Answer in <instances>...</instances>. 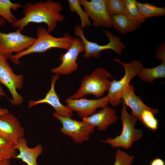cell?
I'll use <instances>...</instances> for the list:
<instances>
[{"label":"cell","instance_id":"cell-14","mask_svg":"<svg viewBox=\"0 0 165 165\" xmlns=\"http://www.w3.org/2000/svg\"><path fill=\"white\" fill-rule=\"evenodd\" d=\"M60 75L59 74H57L53 76L51 80L50 89L44 98L38 101H28L29 108L39 104L47 103L53 107L55 111V112L59 115L64 117L71 118L73 115V111L61 103L55 90V83Z\"/></svg>","mask_w":165,"mask_h":165},{"label":"cell","instance_id":"cell-5","mask_svg":"<svg viewBox=\"0 0 165 165\" xmlns=\"http://www.w3.org/2000/svg\"><path fill=\"white\" fill-rule=\"evenodd\" d=\"M104 32L108 38L109 42L106 45H100L88 40L85 36L80 25H77L75 26L74 34L82 40L84 46L85 53L83 57L85 58H99L101 56V51L107 49L113 50L118 55L122 54L123 50L126 48V46L121 42V38L108 30H104Z\"/></svg>","mask_w":165,"mask_h":165},{"label":"cell","instance_id":"cell-1","mask_svg":"<svg viewBox=\"0 0 165 165\" xmlns=\"http://www.w3.org/2000/svg\"><path fill=\"white\" fill-rule=\"evenodd\" d=\"M24 16L17 20L11 24L13 28H17L21 32L30 23H44L47 26L49 33L54 31L58 22H63L64 16L61 13L63 9L59 2L51 0L28 2L23 7Z\"/></svg>","mask_w":165,"mask_h":165},{"label":"cell","instance_id":"cell-28","mask_svg":"<svg viewBox=\"0 0 165 165\" xmlns=\"http://www.w3.org/2000/svg\"><path fill=\"white\" fill-rule=\"evenodd\" d=\"M156 57L159 61H162L165 63V43H162L157 47L156 51Z\"/></svg>","mask_w":165,"mask_h":165},{"label":"cell","instance_id":"cell-17","mask_svg":"<svg viewBox=\"0 0 165 165\" xmlns=\"http://www.w3.org/2000/svg\"><path fill=\"white\" fill-rule=\"evenodd\" d=\"M14 148L18 149L20 153L13 158L20 159L28 165H38L37 158L43 150L40 144L37 145L33 148H30L27 146V141L23 138L15 145Z\"/></svg>","mask_w":165,"mask_h":165},{"label":"cell","instance_id":"cell-29","mask_svg":"<svg viewBox=\"0 0 165 165\" xmlns=\"http://www.w3.org/2000/svg\"><path fill=\"white\" fill-rule=\"evenodd\" d=\"M150 165H165V163L162 159L157 158L152 161Z\"/></svg>","mask_w":165,"mask_h":165},{"label":"cell","instance_id":"cell-31","mask_svg":"<svg viewBox=\"0 0 165 165\" xmlns=\"http://www.w3.org/2000/svg\"><path fill=\"white\" fill-rule=\"evenodd\" d=\"M9 112V111L7 108H0V115Z\"/></svg>","mask_w":165,"mask_h":165},{"label":"cell","instance_id":"cell-32","mask_svg":"<svg viewBox=\"0 0 165 165\" xmlns=\"http://www.w3.org/2000/svg\"><path fill=\"white\" fill-rule=\"evenodd\" d=\"M6 23V20L2 17H0V26L4 25Z\"/></svg>","mask_w":165,"mask_h":165},{"label":"cell","instance_id":"cell-24","mask_svg":"<svg viewBox=\"0 0 165 165\" xmlns=\"http://www.w3.org/2000/svg\"><path fill=\"white\" fill-rule=\"evenodd\" d=\"M15 145L0 138V160H10L17 155Z\"/></svg>","mask_w":165,"mask_h":165},{"label":"cell","instance_id":"cell-11","mask_svg":"<svg viewBox=\"0 0 165 165\" xmlns=\"http://www.w3.org/2000/svg\"><path fill=\"white\" fill-rule=\"evenodd\" d=\"M84 11L93 20L94 27L113 28L112 20L107 11L105 0H80Z\"/></svg>","mask_w":165,"mask_h":165},{"label":"cell","instance_id":"cell-30","mask_svg":"<svg viewBox=\"0 0 165 165\" xmlns=\"http://www.w3.org/2000/svg\"><path fill=\"white\" fill-rule=\"evenodd\" d=\"M9 160H0V165H10Z\"/></svg>","mask_w":165,"mask_h":165},{"label":"cell","instance_id":"cell-2","mask_svg":"<svg viewBox=\"0 0 165 165\" xmlns=\"http://www.w3.org/2000/svg\"><path fill=\"white\" fill-rule=\"evenodd\" d=\"M37 38L28 48L24 51L13 55L10 58L12 62L16 64L20 63L19 59L25 55L34 53H44L52 48L61 49L68 50L73 42V37L68 33L61 38L54 37L50 34L44 27L37 28Z\"/></svg>","mask_w":165,"mask_h":165},{"label":"cell","instance_id":"cell-27","mask_svg":"<svg viewBox=\"0 0 165 165\" xmlns=\"http://www.w3.org/2000/svg\"><path fill=\"white\" fill-rule=\"evenodd\" d=\"M115 157V160L113 165H131L135 156H130L124 151L118 149Z\"/></svg>","mask_w":165,"mask_h":165},{"label":"cell","instance_id":"cell-33","mask_svg":"<svg viewBox=\"0 0 165 165\" xmlns=\"http://www.w3.org/2000/svg\"><path fill=\"white\" fill-rule=\"evenodd\" d=\"M5 94L4 93L0 85V98H1L2 96H5Z\"/></svg>","mask_w":165,"mask_h":165},{"label":"cell","instance_id":"cell-13","mask_svg":"<svg viewBox=\"0 0 165 165\" xmlns=\"http://www.w3.org/2000/svg\"><path fill=\"white\" fill-rule=\"evenodd\" d=\"M109 101V98L106 95L97 99H74L68 97L65 102L67 107L73 111H76L79 117L83 118L88 117L97 112V108L108 105Z\"/></svg>","mask_w":165,"mask_h":165},{"label":"cell","instance_id":"cell-19","mask_svg":"<svg viewBox=\"0 0 165 165\" xmlns=\"http://www.w3.org/2000/svg\"><path fill=\"white\" fill-rule=\"evenodd\" d=\"M137 75L141 80L153 83L156 79L165 77V63L162 62L159 65L151 68L143 67Z\"/></svg>","mask_w":165,"mask_h":165},{"label":"cell","instance_id":"cell-18","mask_svg":"<svg viewBox=\"0 0 165 165\" xmlns=\"http://www.w3.org/2000/svg\"><path fill=\"white\" fill-rule=\"evenodd\" d=\"M110 17L113 28L123 35L134 31L141 26L138 23L128 18L124 14L114 15Z\"/></svg>","mask_w":165,"mask_h":165},{"label":"cell","instance_id":"cell-26","mask_svg":"<svg viewBox=\"0 0 165 165\" xmlns=\"http://www.w3.org/2000/svg\"><path fill=\"white\" fill-rule=\"evenodd\" d=\"M106 8L110 16L124 14V0H105Z\"/></svg>","mask_w":165,"mask_h":165},{"label":"cell","instance_id":"cell-16","mask_svg":"<svg viewBox=\"0 0 165 165\" xmlns=\"http://www.w3.org/2000/svg\"><path fill=\"white\" fill-rule=\"evenodd\" d=\"M102 108L89 117L82 118V121L97 127L98 130H105L109 126L116 122L119 117L115 108L108 105Z\"/></svg>","mask_w":165,"mask_h":165},{"label":"cell","instance_id":"cell-15","mask_svg":"<svg viewBox=\"0 0 165 165\" xmlns=\"http://www.w3.org/2000/svg\"><path fill=\"white\" fill-rule=\"evenodd\" d=\"M134 91L133 86L129 84L123 89L121 97L126 106H129L131 108V114L138 120L140 121L141 115L144 110L150 111L154 115L158 112L159 111L157 109L152 108L146 105L142 101L141 97L134 94Z\"/></svg>","mask_w":165,"mask_h":165},{"label":"cell","instance_id":"cell-22","mask_svg":"<svg viewBox=\"0 0 165 165\" xmlns=\"http://www.w3.org/2000/svg\"><path fill=\"white\" fill-rule=\"evenodd\" d=\"M70 10L76 12L80 17L82 29L91 26L92 24L87 13L82 9L79 0H68Z\"/></svg>","mask_w":165,"mask_h":165},{"label":"cell","instance_id":"cell-4","mask_svg":"<svg viewBox=\"0 0 165 165\" xmlns=\"http://www.w3.org/2000/svg\"><path fill=\"white\" fill-rule=\"evenodd\" d=\"M110 78H112V76L107 71L98 68L83 78L78 90L70 97L78 99L86 95L92 94L99 98L108 91L111 82L109 80Z\"/></svg>","mask_w":165,"mask_h":165},{"label":"cell","instance_id":"cell-9","mask_svg":"<svg viewBox=\"0 0 165 165\" xmlns=\"http://www.w3.org/2000/svg\"><path fill=\"white\" fill-rule=\"evenodd\" d=\"M53 117L61 123L62 127L61 132L64 134L71 137L74 142L81 144L88 141L90 134L93 133L95 127L84 121H79L71 118L62 116L56 112H53Z\"/></svg>","mask_w":165,"mask_h":165},{"label":"cell","instance_id":"cell-8","mask_svg":"<svg viewBox=\"0 0 165 165\" xmlns=\"http://www.w3.org/2000/svg\"><path fill=\"white\" fill-rule=\"evenodd\" d=\"M36 38L22 34L19 30L7 33L0 32V53L8 60L13 55L21 53L31 46Z\"/></svg>","mask_w":165,"mask_h":165},{"label":"cell","instance_id":"cell-23","mask_svg":"<svg viewBox=\"0 0 165 165\" xmlns=\"http://www.w3.org/2000/svg\"><path fill=\"white\" fill-rule=\"evenodd\" d=\"M135 0H124L125 15L129 19L141 24L145 19L141 14L137 6Z\"/></svg>","mask_w":165,"mask_h":165},{"label":"cell","instance_id":"cell-6","mask_svg":"<svg viewBox=\"0 0 165 165\" xmlns=\"http://www.w3.org/2000/svg\"><path fill=\"white\" fill-rule=\"evenodd\" d=\"M113 61L121 64L125 70V74L120 80L111 81L107 95L109 99V104L113 107H116L122 103L121 96L123 89L130 84V80L137 75L143 67V64L139 61L135 60L126 63L122 62L118 58Z\"/></svg>","mask_w":165,"mask_h":165},{"label":"cell","instance_id":"cell-20","mask_svg":"<svg viewBox=\"0 0 165 165\" xmlns=\"http://www.w3.org/2000/svg\"><path fill=\"white\" fill-rule=\"evenodd\" d=\"M21 7L23 6L20 3H13L9 0H0V16L12 24L17 19L12 13L11 10L16 11Z\"/></svg>","mask_w":165,"mask_h":165},{"label":"cell","instance_id":"cell-21","mask_svg":"<svg viewBox=\"0 0 165 165\" xmlns=\"http://www.w3.org/2000/svg\"><path fill=\"white\" fill-rule=\"evenodd\" d=\"M136 4L139 12L145 19L154 16L165 15V8L159 7L147 2L142 3L136 1Z\"/></svg>","mask_w":165,"mask_h":165},{"label":"cell","instance_id":"cell-7","mask_svg":"<svg viewBox=\"0 0 165 165\" xmlns=\"http://www.w3.org/2000/svg\"><path fill=\"white\" fill-rule=\"evenodd\" d=\"M7 60L4 55L0 53V82L8 89L12 96V98L9 100L10 102L13 105H19L24 100L16 90L22 88L24 76L15 74Z\"/></svg>","mask_w":165,"mask_h":165},{"label":"cell","instance_id":"cell-12","mask_svg":"<svg viewBox=\"0 0 165 165\" xmlns=\"http://www.w3.org/2000/svg\"><path fill=\"white\" fill-rule=\"evenodd\" d=\"M24 134V127L13 115L9 112L0 115V138L15 145Z\"/></svg>","mask_w":165,"mask_h":165},{"label":"cell","instance_id":"cell-10","mask_svg":"<svg viewBox=\"0 0 165 165\" xmlns=\"http://www.w3.org/2000/svg\"><path fill=\"white\" fill-rule=\"evenodd\" d=\"M85 51L82 40L79 38L73 37L72 44L67 52L60 55L59 60L61 64L57 67L52 69L53 74L68 75L76 71L78 64L76 60L79 54Z\"/></svg>","mask_w":165,"mask_h":165},{"label":"cell","instance_id":"cell-3","mask_svg":"<svg viewBox=\"0 0 165 165\" xmlns=\"http://www.w3.org/2000/svg\"><path fill=\"white\" fill-rule=\"evenodd\" d=\"M123 107L121 111L120 119L122 124V130L121 134L114 138H108L101 141L108 143L113 148L123 147L129 149L135 142L139 141L142 137L144 131L135 128L138 121L137 118L127 110V106L122 101Z\"/></svg>","mask_w":165,"mask_h":165},{"label":"cell","instance_id":"cell-25","mask_svg":"<svg viewBox=\"0 0 165 165\" xmlns=\"http://www.w3.org/2000/svg\"><path fill=\"white\" fill-rule=\"evenodd\" d=\"M154 114L150 111L144 110L141 113L140 121L148 129L153 131L158 128V121L155 118Z\"/></svg>","mask_w":165,"mask_h":165}]
</instances>
